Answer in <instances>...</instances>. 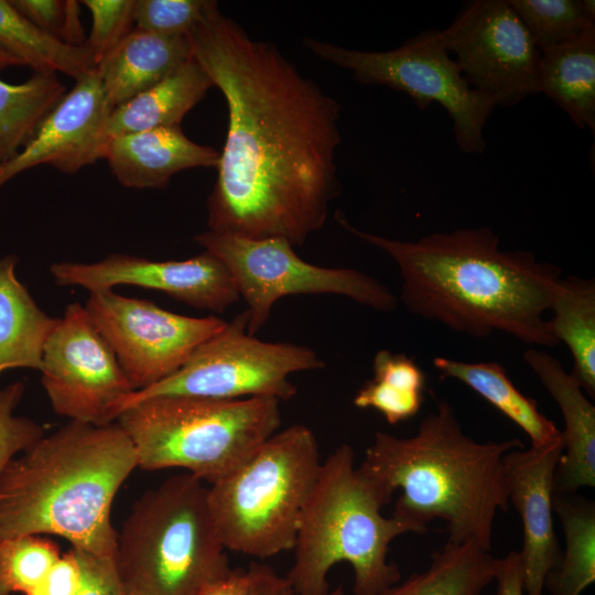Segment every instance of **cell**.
Returning <instances> with one entry per match:
<instances>
[{"label":"cell","instance_id":"30","mask_svg":"<svg viewBox=\"0 0 595 595\" xmlns=\"http://www.w3.org/2000/svg\"><path fill=\"white\" fill-rule=\"evenodd\" d=\"M374 378L355 394L360 409H374L390 424L413 418L424 401L425 375L414 359L404 354L379 350L372 364Z\"/></svg>","mask_w":595,"mask_h":595},{"label":"cell","instance_id":"39","mask_svg":"<svg viewBox=\"0 0 595 595\" xmlns=\"http://www.w3.org/2000/svg\"><path fill=\"white\" fill-rule=\"evenodd\" d=\"M251 576L252 595H296L285 576H280L269 565L252 562L247 569ZM326 595H345L342 586Z\"/></svg>","mask_w":595,"mask_h":595},{"label":"cell","instance_id":"35","mask_svg":"<svg viewBox=\"0 0 595 595\" xmlns=\"http://www.w3.org/2000/svg\"><path fill=\"white\" fill-rule=\"evenodd\" d=\"M206 4L207 0H137L134 28L162 35H187Z\"/></svg>","mask_w":595,"mask_h":595},{"label":"cell","instance_id":"42","mask_svg":"<svg viewBox=\"0 0 595 595\" xmlns=\"http://www.w3.org/2000/svg\"><path fill=\"white\" fill-rule=\"evenodd\" d=\"M10 66H22V65L15 58L0 51V69L7 68Z\"/></svg>","mask_w":595,"mask_h":595},{"label":"cell","instance_id":"15","mask_svg":"<svg viewBox=\"0 0 595 595\" xmlns=\"http://www.w3.org/2000/svg\"><path fill=\"white\" fill-rule=\"evenodd\" d=\"M50 273L61 286L76 285L96 292L120 284L136 285L216 314L240 299L229 270L205 250L186 260L169 261L111 253L93 263L56 262L50 267Z\"/></svg>","mask_w":595,"mask_h":595},{"label":"cell","instance_id":"31","mask_svg":"<svg viewBox=\"0 0 595 595\" xmlns=\"http://www.w3.org/2000/svg\"><path fill=\"white\" fill-rule=\"evenodd\" d=\"M536 46L543 52L595 25L583 0H508Z\"/></svg>","mask_w":595,"mask_h":595},{"label":"cell","instance_id":"6","mask_svg":"<svg viewBox=\"0 0 595 595\" xmlns=\"http://www.w3.org/2000/svg\"><path fill=\"white\" fill-rule=\"evenodd\" d=\"M225 551L208 487L184 473L136 501L113 559L125 595H202L230 573Z\"/></svg>","mask_w":595,"mask_h":595},{"label":"cell","instance_id":"36","mask_svg":"<svg viewBox=\"0 0 595 595\" xmlns=\"http://www.w3.org/2000/svg\"><path fill=\"white\" fill-rule=\"evenodd\" d=\"M24 385L14 382L0 390V475L19 453H23L43 435V428L28 418L15 416Z\"/></svg>","mask_w":595,"mask_h":595},{"label":"cell","instance_id":"24","mask_svg":"<svg viewBox=\"0 0 595 595\" xmlns=\"http://www.w3.org/2000/svg\"><path fill=\"white\" fill-rule=\"evenodd\" d=\"M433 365L442 378L465 383L516 423L530 437L531 446H541L562 436L555 423L540 412L536 400L518 390L498 363L435 357Z\"/></svg>","mask_w":595,"mask_h":595},{"label":"cell","instance_id":"28","mask_svg":"<svg viewBox=\"0 0 595 595\" xmlns=\"http://www.w3.org/2000/svg\"><path fill=\"white\" fill-rule=\"evenodd\" d=\"M66 95L54 73L34 72L20 84L0 79V166L13 159Z\"/></svg>","mask_w":595,"mask_h":595},{"label":"cell","instance_id":"1","mask_svg":"<svg viewBox=\"0 0 595 595\" xmlns=\"http://www.w3.org/2000/svg\"><path fill=\"white\" fill-rule=\"evenodd\" d=\"M187 37L228 109L208 230L303 245L324 226L339 192L340 105L216 1L207 0Z\"/></svg>","mask_w":595,"mask_h":595},{"label":"cell","instance_id":"3","mask_svg":"<svg viewBox=\"0 0 595 595\" xmlns=\"http://www.w3.org/2000/svg\"><path fill=\"white\" fill-rule=\"evenodd\" d=\"M524 447L519 439L480 443L463 432L452 405L441 401L409 437L378 431L358 469L390 502L392 516L418 534L446 523V543L490 551L494 520L509 508L504 456Z\"/></svg>","mask_w":595,"mask_h":595},{"label":"cell","instance_id":"17","mask_svg":"<svg viewBox=\"0 0 595 595\" xmlns=\"http://www.w3.org/2000/svg\"><path fill=\"white\" fill-rule=\"evenodd\" d=\"M562 452L561 436L541 446L515 448L504 456L509 504L518 511L523 527V547L519 553L524 595H542L547 575L561 559L553 527L552 495Z\"/></svg>","mask_w":595,"mask_h":595},{"label":"cell","instance_id":"11","mask_svg":"<svg viewBox=\"0 0 595 595\" xmlns=\"http://www.w3.org/2000/svg\"><path fill=\"white\" fill-rule=\"evenodd\" d=\"M229 270L246 304L247 332L255 335L275 302L295 294H335L379 312H392L398 298L378 279L349 268L320 267L300 258L284 238H247L206 230L194 236Z\"/></svg>","mask_w":595,"mask_h":595},{"label":"cell","instance_id":"7","mask_svg":"<svg viewBox=\"0 0 595 595\" xmlns=\"http://www.w3.org/2000/svg\"><path fill=\"white\" fill-rule=\"evenodd\" d=\"M280 402L270 397L160 396L128 407L116 422L133 445L138 467L184 468L213 484L279 430Z\"/></svg>","mask_w":595,"mask_h":595},{"label":"cell","instance_id":"29","mask_svg":"<svg viewBox=\"0 0 595 595\" xmlns=\"http://www.w3.org/2000/svg\"><path fill=\"white\" fill-rule=\"evenodd\" d=\"M0 51L34 72L63 73L74 79L95 68L85 45L56 41L6 0H0Z\"/></svg>","mask_w":595,"mask_h":595},{"label":"cell","instance_id":"34","mask_svg":"<svg viewBox=\"0 0 595 595\" xmlns=\"http://www.w3.org/2000/svg\"><path fill=\"white\" fill-rule=\"evenodd\" d=\"M11 4L41 31L69 46L86 42L79 2L74 0H11Z\"/></svg>","mask_w":595,"mask_h":595},{"label":"cell","instance_id":"26","mask_svg":"<svg viewBox=\"0 0 595 595\" xmlns=\"http://www.w3.org/2000/svg\"><path fill=\"white\" fill-rule=\"evenodd\" d=\"M497 558L474 544H450L431 554L423 572L380 595H480L495 578Z\"/></svg>","mask_w":595,"mask_h":595},{"label":"cell","instance_id":"40","mask_svg":"<svg viewBox=\"0 0 595 595\" xmlns=\"http://www.w3.org/2000/svg\"><path fill=\"white\" fill-rule=\"evenodd\" d=\"M497 595H524L523 569L520 553L510 551L506 556L497 559L495 578Z\"/></svg>","mask_w":595,"mask_h":595},{"label":"cell","instance_id":"22","mask_svg":"<svg viewBox=\"0 0 595 595\" xmlns=\"http://www.w3.org/2000/svg\"><path fill=\"white\" fill-rule=\"evenodd\" d=\"M210 87V77L192 56L163 80L116 107L109 119L110 136L178 127Z\"/></svg>","mask_w":595,"mask_h":595},{"label":"cell","instance_id":"20","mask_svg":"<svg viewBox=\"0 0 595 595\" xmlns=\"http://www.w3.org/2000/svg\"><path fill=\"white\" fill-rule=\"evenodd\" d=\"M187 35L133 29L96 67L113 109L156 85L192 58Z\"/></svg>","mask_w":595,"mask_h":595},{"label":"cell","instance_id":"33","mask_svg":"<svg viewBox=\"0 0 595 595\" xmlns=\"http://www.w3.org/2000/svg\"><path fill=\"white\" fill-rule=\"evenodd\" d=\"M82 3L91 14V30L84 45L96 68L134 29L137 0H85Z\"/></svg>","mask_w":595,"mask_h":595},{"label":"cell","instance_id":"14","mask_svg":"<svg viewBox=\"0 0 595 595\" xmlns=\"http://www.w3.org/2000/svg\"><path fill=\"white\" fill-rule=\"evenodd\" d=\"M440 31L470 87L496 107L540 94L541 52L508 0L468 1Z\"/></svg>","mask_w":595,"mask_h":595},{"label":"cell","instance_id":"32","mask_svg":"<svg viewBox=\"0 0 595 595\" xmlns=\"http://www.w3.org/2000/svg\"><path fill=\"white\" fill-rule=\"evenodd\" d=\"M61 555L53 541L36 534L0 541V569L11 593L32 589Z\"/></svg>","mask_w":595,"mask_h":595},{"label":"cell","instance_id":"38","mask_svg":"<svg viewBox=\"0 0 595 595\" xmlns=\"http://www.w3.org/2000/svg\"><path fill=\"white\" fill-rule=\"evenodd\" d=\"M80 581V565L72 548L61 555L44 577L24 595H74Z\"/></svg>","mask_w":595,"mask_h":595},{"label":"cell","instance_id":"25","mask_svg":"<svg viewBox=\"0 0 595 595\" xmlns=\"http://www.w3.org/2000/svg\"><path fill=\"white\" fill-rule=\"evenodd\" d=\"M550 311V329L573 358L572 375L584 392L595 396V281L576 275L561 278Z\"/></svg>","mask_w":595,"mask_h":595},{"label":"cell","instance_id":"16","mask_svg":"<svg viewBox=\"0 0 595 595\" xmlns=\"http://www.w3.org/2000/svg\"><path fill=\"white\" fill-rule=\"evenodd\" d=\"M76 84L48 113L32 139L0 166V187L15 175L47 164L73 174L105 159L111 140L109 102L96 68L75 79Z\"/></svg>","mask_w":595,"mask_h":595},{"label":"cell","instance_id":"4","mask_svg":"<svg viewBox=\"0 0 595 595\" xmlns=\"http://www.w3.org/2000/svg\"><path fill=\"white\" fill-rule=\"evenodd\" d=\"M137 467L133 445L117 422L69 421L0 475V541L52 534L72 548L113 556L112 502Z\"/></svg>","mask_w":595,"mask_h":595},{"label":"cell","instance_id":"41","mask_svg":"<svg viewBox=\"0 0 595 595\" xmlns=\"http://www.w3.org/2000/svg\"><path fill=\"white\" fill-rule=\"evenodd\" d=\"M202 595H252L250 573L244 569H231L228 575L209 585Z\"/></svg>","mask_w":595,"mask_h":595},{"label":"cell","instance_id":"8","mask_svg":"<svg viewBox=\"0 0 595 595\" xmlns=\"http://www.w3.org/2000/svg\"><path fill=\"white\" fill-rule=\"evenodd\" d=\"M321 464L313 431L295 424L210 484L208 504L226 550L257 559L292 550Z\"/></svg>","mask_w":595,"mask_h":595},{"label":"cell","instance_id":"12","mask_svg":"<svg viewBox=\"0 0 595 595\" xmlns=\"http://www.w3.org/2000/svg\"><path fill=\"white\" fill-rule=\"evenodd\" d=\"M84 306L134 391L176 372L227 324L214 315L191 317L173 313L112 290L89 292Z\"/></svg>","mask_w":595,"mask_h":595},{"label":"cell","instance_id":"13","mask_svg":"<svg viewBox=\"0 0 595 595\" xmlns=\"http://www.w3.org/2000/svg\"><path fill=\"white\" fill-rule=\"evenodd\" d=\"M41 382L54 412L69 421H117L134 391L85 306L71 303L46 339Z\"/></svg>","mask_w":595,"mask_h":595},{"label":"cell","instance_id":"19","mask_svg":"<svg viewBox=\"0 0 595 595\" xmlns=\"http://www.w3.org/2000/svg\"><path fill=\"white\" fill-rule=\"evenodd\" d=\"M220 152L188 139L181 126L112 137L105 155L118 182L130 188H163L186 169L216 167Z\"/></svg>","mask_w":595,"mask_h":595},{"label":"cell","instance_id":"23","mask_svg":"<svg viewBox=\"0 0 595 595\" xmlns=\"http://www.w3.org/2000/svg\"><path fill=\"white\" fill-rule=\"evenodd\" d=\"M17 261L14 256L0 259V374L12 368L40 371L46 339L58 321L17 279Z\"/></svg>","mask_w":595,"mask_h":595},{"label":"cell","instance_id":"37","mask_svg":"<svg viewBox=\"0 0 595 595\" xmlns=\"http://www.w3.org/2000/svg\"><path fill=\"white\" fill-rule=\"evenodd\" d=\"M73 549L80 565V581L74 595H125L112 555Z\"/></svg>","mask_w":595,"mask_h":595},{"label":"cell","instance_id":"43","mask_svg":"<svg viewBox=\"0 0 595 595\" xmlns=\"http://www.w3.org/2000/svg\"><path fill=\"white\" fill-rule=\"evenodd\" d=\"M10 594H11V591L9 589L6 583L1 569H0V595H10Z\"/></svg>","mask_w":595,"mask_h":595},{"label":"cell","instance_id":"2","mask_svg":"<svg viewBox=\"0 0 595 595\" xmlns=\"http://www.w3.org/2000/svg\"><path fill=\"white\" fill-rule=\"evenodd\" d=\"M340 226L386 252L402 281L400 300L412 314L474 337L506 333L553 347L550 311L561 269L528 250H502L488 227L432 232L415 241L363 231L340 213Z\"/></svg>","mask_w":595,"mask_h":595},{"label":"cell","instance_id":"27","mask_svg":"<svg viewBox=\"0 0 595 595\" xmlns=\"http://www.w3.org/2000/svg\"><path fill=\"white\" fill-rule=\"evenodd\" d=\"M565 536V550L549 572L544 587L551 595H580L595 581V504L576 494L552 495Z\"/></svg>","mask_w":595,"mask_h":595},{"label":"cell","instance_id":"21","mask_svg":"<svg viewBox=\"0 0 595 595\" xmlns=\"http://www.w3.org/2000/svg\"><path fill=\"white\" fill-rule=\"evenodd\" d=\"M540 93L578 129L595 131V25L574 39L541 52Z\"/></svg>","mask_w":595,"mask_h":595},{"label":"cell","instance_id":"10","mask_svg":"<svg viewBox=\"0 0 595 595\" xmlns=\"http://www.w3.org/2000/svg\"><path fill=\"white\" fill-rule=\"evenodd\" d=\"M246 310L204 342L173 375L133 391L123 410L160 396H190L217 400L270 397L290 400L296 387L290 376L324 368L318 354L288 342H266L247 332Z\"/></svg>","mask_w":595,"mask_h":595},{"label":"cell","instance_id":"9","mask_svg":"<svg viewBox=\"0 0 595 595\" xmlns=\"http://www.w3.org/2000/svg\"><path fill=\"white\" fill-rule=\"evenodd\" d=\"M316 57L351 72L368 85H382L409 95L421 111L441 105L453 122L458 149L466 154L486 150L484 129L496 105L470 87L447 51L440 30H426L389 51H358L316 39H304Z\"/></svg>","mask_w":595,"mask_h":595},{"label":"cell","instance_id":"5","mask_svg":"<svg viewBox=\"0 0 595 595\" xmlns=\"http://www.w3.org/2000/svg\"><path fill=\"white\" fill-rule=\"evenodd\" d=\"M377 486L355 465L348 444L336 447L321 464L296 533L294 559L285 578L296 595H326L329 570L340 562L354 571L355 595H380L401 580L388 560L389 545L403 533H415L394 516Z\"/></svg>","mask_w":595,"mask_h":595},{"label":"cell","instance_id":"18","mask_svg":"<svg viewBox=\"0 0 595 595\" xmlns=\"http://www.w3.org/2000/svg\"><path fill=\"white\" fill-rule=\"evenodd\" d=\"M523 359L558 403L564 420L563 452L558 463L553 493L576 494L595 486V407L576 378L551 354L530 348Z\"/></svg>","mask_w":595,"mask_h":595}]
</instances>
